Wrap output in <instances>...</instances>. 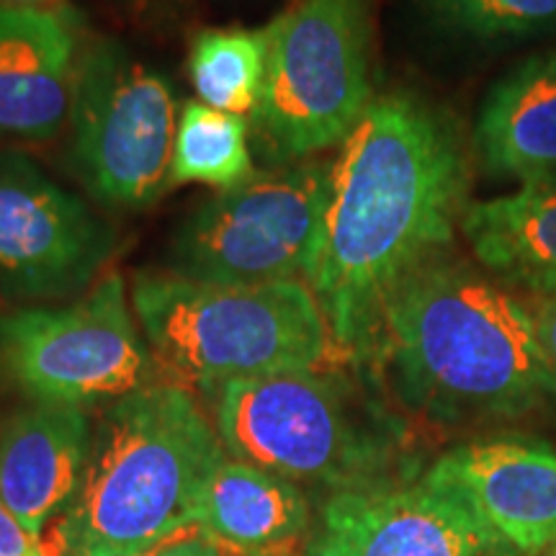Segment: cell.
<instances>
[{"label":"cell","mask_w":556,"mask_h":556,"mask_svg":"<svg viewBox=\"0 0 556 556\" xmlns=\"http://www.w3.org/2000/svg\"><path fill=\"white\" fill-rule=\"evenodd\" d=\"M109 227L21 152H0V289L50 299L86 289L111 255Z\"/></svg>","instance_id":"11"},{"label":"cell","mask_w":556,"mask_h":556,"mask_svg":"<svg viewBox=\"0 0 556 556\" xmlns=\"http://www.w3.org/2000/svg\"><path fill=\"white\" fill-rule=\"evenodd\" d=\"M268 65V29H204L191 41L189 78L199 101L227 114L253 116Z\"/></svg>","instance_id":"19"},{"label":"cell","mask_w":556,"mask_h":556,"mask_svg":"<svg viewBox=\"0 0 556 556\" xmlns=\"http://www.w3.org/2000/svg\"><path fill=\"white\" fill-rule=\"evenodd\" d=\"M340 368L232 379L204 392L222 446L240 462L330 495L394 479L397 430Z\"/></svg>","instance_id":"5"},{"label":"cell","mask_w":556,"mask_h":556,"mask_svg":"<svg viewBox=\"0 0 556 556\" xmlns=\"http://www.w3.org/2000/svg\"><path fill=\"white\" fill-rule=\"evenodd\" d=\"M225 454L191 389L152 381L111 402L78 492L54 526V556H142L197 533L193 503Z\"/></svg>","instance_id":"3"},{"label":"cell","mask_w":556,"mask_h":556,"mask_svg":"<svg viewBox=\"0 0 556 556\" xmlns=\"http://www.w3.org/2000/svg\"><path fill=\"white\" fill-rule=\"evenodd\" d=\"M268 29V65L253 122L281 160L345 139L374 103L371 0H294Z\"/></svg>","instance_id":"6"},{"label":"cell","mask_w":556,"mask_h":556,"mask_svg":"<svg viewBox=\"0 0 556 556\" xmlns=\"http://www.w3.org/2000/svg\"><path fill=\"white\" fill-rule=\"evenodd\" d=\"M90 448L83 407L29 402L0 420V500L34 539L73 503Z\"/></svg>","instance_id":"14"},{"label":"cell","mask_w":556,"mask_h":556,"mask_svg":"<svg viewBox=\"0 0 556 556\" xmlns=\"http://www.w3.org/2000/svg\"><path fill=\"white\" fill-rule=\"evenodd\" d=\"M304 556H518L433 469L332 492Z\"/></svg>","instance_id":"10"},{"label":"cell","mask_w":556,"mask_h":556,"mask_svg":"<svg viewBox=\"0 0 556 556\" xmlns=\"http://www.w3.org/2000/svg\"><path fill=\"white\" fill-rule=\"evenodd\" d=\"M80 41L58 9L0 5V137L47 142L70 119Z\"/></svg>","instance_id":"13"},{"label":"cell","mask_w":556,"mask_h":556,"mask_svg":"<svg viewBox=\"0 0 556 556\" xmlns=\"http://www.w3.org/2000/svg\"><path fill=\"white\" fill-rule=\"evenodd\" d=\"M176 541H178V539H176ZM170 544H173V541H170ZM165 546H168V544H165ZM165 546H160V548H155V552H148V554H142V556H157L160 552H163Z\"/></svg>","instance_id":"26"},{"label":"cell","mask_w":556,"mask_h":556,"mask_svg":"<svg viewBox=\"0 0 556 556\" xmlns=\"http://www.w3.org/2000/svg\"><path fill=\"white\" fill-rule=\"evenodd\" d=\"M531 312L533 319H536L541 345H544L548 364L556 374V296H536Z\"/></svg>","instance_id":"22"},{"label":"cell","mask_w":556,"mask_h":556,"mask_svg":"<svg viewBox=\"0 0 556 556\" xmlns=\"http://www.w3.org/2000/svg\"><path fill=\"white\" fill-rule=\"evenodd\" d=\"M155 374L131 291L116 270L65 307L0 315V377L29 402L111 405L157 381Z\"/></svg>","instance_id":"8"},{"label":"cell","mask_w":556,"mask_h":556,"mask_svg":"<svg viewBox=\"0 0 556 556\" xmlns=\"http://www.w3.org/2000/svg\"><path fill=\"white\" fill-rule=\"evenodd\" d=\"M60 0H0V5H24V9H54Z\"/></svg>","instance_id":"24"},{"label":"cell","mask_w":556,"mask_h":556,"mask_svg":"<svg viewBox=\"0 0 556 556\" xmlns=\"http://www.w3.org/2000/svg\"><path fill=\"white\" fill-rule=\"evenodd\" d=\"M157 556H229L227 552H222L214 544H208L206 539H201L199 533H189V536L173 541L160 552Z\"/></svg>","instance_id":"23"},{"label":"cell","mask_w":556,"mask_h":556,"mask_svg":"<svg viewBox=\"0 0 556 556\" xmlns=\"http://www.w3.org/2000/svg\"><path fill=\"white\" fill-rule=\"evenodd\" d=\"M462 232L490 274L536 296H556V178L469 204Z\"/></svg>","instance_id":"17"},{"label":"cell","mask_w":556,"mask_h":556,"mask_svg":"<svg viewBox=\"0 0 556 556\" xmlns=\"http://www.w3.org/2000/svg\"><path fill=\"white\" fill-rule=\"evenodd\" d=\"M544 556H556V541H554V544H552V546H548V548H546V552H544Z\"/></svg>","instance_id":"25"},{"label":"cell","mask_w":556,"mask_h":556,"mask_svg":"<svg viewBox=\"0 0 556 556\" xmlns=\"http://www.w3.org/2000/svg\"><path fill=\"white\" fill-rule=\"evenodd\" d=\"M336 160H296L204 201L178 229L170 274L201 283H307L332 199Z\"/></svg>","instance_id":"7"},{"label":"cell","mask_w":556,"mask_h":556,"mask_svg":"<svg viewBox=\"0 0 556 556\" xmlns=\"http://www.w3.org/2000/svg\"><path fill=\"white\" fill-rule=\"evenodd\" d=\"M0 556H47V548L34 539L0 500Z\"/></svg>","instance_id":"21"},{"label":"cell","mask_w":556,"mask_h":556,"mask_svg":"<svg viewBox=\"0 0 556 556\" xmlns=\"http://www.w3.org/2000/svg\"><path fill=\"white\" fill-rule=\"evenodd\" d=\"M430 16L477 39L528 37L556 26V0H422Z\"/></svg>","instance_id":"20"},{"label":"cell","mask_w":556,"mask_h":556,"mask_svg":"<svg viewBox=\"0 0 556 556\" xmlns=\"http://www.w3.org/2000/svg\"><path fill=\"white\" fill-rule=\"evenodd\" d=\"M374 364L409 407L438 422L520 417L556 397L531 307L448 253L389 299Z\"/></svg>","instance_id":"2"},{"label":"cell","mask_w":556,"mask_h":556,"mask_svg":"<svg viewBox=\"0 0 556 556\" xmlns=\"http://www.w3.org/2000/svg\"><path fill=\"white\" fill-rule=\"evenodd\" d=\"M67 124L73 168L99 204L142 208L170 189L176 96L119 41L80 50Z\"/></svg>","instance_id":"9"},{"label":"cell","mask_w":556,"mask_h":556,"mask_svg":"<svg viewBox=\"0 0 556 556\" xmlns=\"http://www.w3.org/2000/svg\"><path fill=\"white\" fill-rule=\"evenodd\" d=\"M430 469L518 556H544L556 541V451L490 438L448 451Z\"/></svg>","instance_id":"12"},{"label":"cell","mask_w":556,"mask_h":556,"mask_svg":"<svg viewBox=\"0 0 556 556\" xmlns=\"http://www.w3.org/2000/svg\"><path fill=\"white\" fill-rule=\"evenodd\" d=\"M255 176L245 116L201 101H186L178 114L170 157V186L199 184L229 191Z\"/></svg>","instance_id":"18"},{"label":"cell","mask_w":556,"mask_h":556,"mask_svg":"<svg viewBox=\"0 0 556 556\" xmlns=\"http://www.w3.org/2000/svg\"><path fill=\"white\" fill-rule=\"evenodd\" d=\"M475 148L486 173L520 186L556 178V50L520 62L490 90Z\"/></svg>","instance_id":"16"},{"label":"cell","mask_w":556,"mask_h":556,"mask_svg":"<svg viewBox=\"0 0 556 556\" xmlns=\"http://www.w3.org/2000/svg\"><path fill=\"white\" fill-rule=\"evenodd\" d=\"M131 307L155 366L186 389L345 366L304 281L227 287L152 270L131 281Z\"/></svg>","instance_id":"4"},{"label":"cell","mask_w":556,"mask_h":556,"mask_svg":"<svg viewBox=\"0 0 556 556\" xmlns=\"http://www.w3.org/2000/svg\"><path fill=\"white\" fill-rule=\"evenodd\" d=\"M312 523L302 486L229 454L208 471L191 510L193 531L229 556H287L307 544Z\"/></svg>","instance_id":"15"},{"label":"cell","mask_w":556,"mask_h":556,"mask_svg":"<svg viewBox=\"0 0 556 556\" xmlns=\"http://www.w3.org/2000/svg\"><path fill=\"white\" fill-rule=\"evenodd\" d=\"M469 160L454 119L417 93L374 99L332 170L307 287L345 366L374 364L387 302L454 245Z\"/></svg>","instance_id":"1"}]
</instances>
